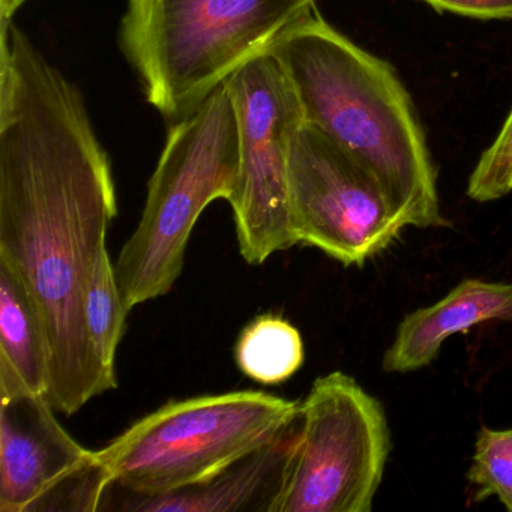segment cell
Returning <instances> with one entry per match:
<instances>
[{"instance_id":"6da1fadb","label":"cell","mask_w":512,"mask_h":512,"mask_svg":"<svg viewBox=\"0 0 512 512\" xmlns=\"http://www.w3.org/2000/svg\"><path fill=\"white\" fill-rule=\"evenodd\" d=\"M116 215L109 155L83 95L22 29L0 23V262L40 308L52 349L47 400L65 416L118 388L85 316Z\"/></svg>"},{"instance_id":"7a4b0ae2","label":"cell","mask_w":512,"mask_h":512,"mask_svg":"<svg viewBox=\"0 0 512 512\" xmlns=\"http://www.w3.org/2000/svg\"><path fill=\"white\" fill-rule=\"evenodd\" d=\"M269 55L283 68L304 121L374 173L407 226L449 227L437 173L412 98L391 65L313 13Z\"/></svg>"},{"instance_id":"3957f363","label":"cell","mask_w":512,"mask_h":512,"mask_svg":"<svg viewBox=\"0 0 512 512\" xmlns=\"http://www.w3.org/2000/svg\"><path fill=\"white\" fill-rule=\"evenodd\" d=\"M316 0H128L121 47L149 103L181 121L268 55Z\"/></svg>"},{"instance_id":"277c9868","label":"cell","mask_w":512,"mask_h":512,"mask_svg":"<svg viewBox=\"0 0 512 512\" xmlns=\"http://www.w3.org/2000/svg\"><path fill=\"white\" fill-rule=\"evenodd\" d=\"M238 167V121L223 85L170 128L139 226L115 263L128 311L173 289L197 220L214 200L232 199Z\"/></svg>"},{"instance_id":"5b68a950","label":"cell","mask_w":512,"mask_h":512,"mask_svg":"<svg viewBox=\"0 0 512 512\" xmlns=\"http://www.w3.org/2000/svg\"><path fill=\"white\" fill-rule=\"evenodd\" d=\"M299 401L235 391L170 401L97 451L113 485L127 493H173L214 478L274 440Z\"/></svg>"},{"instance_id":"8992f818","label":"cell","mask_w":512,"mask_h":512,"mask_svg":"<svg viewBox=\"0 0 512 512\" xmlns=\"http://www.w3.org/2000/svg\"><path fill=\"white\" fill-rule=\"evenodd\" d=\"M298 428L277 512H370L392 448L382 403L334 371L299 401Z\"/></svg>"},{"instance_id":"52a82bcc","label":"cell","mask_w":512,"mask_h":512,"mask_svg":"<svg viewBox=\"0 0 512 512\" xmlns=\"http://www.w3.org/2000/svg\"><path fill=\"white\" fill-rule=\"evenodd\" d=\"M235 107L239 167L229 200L242 259L251 266L298 245L290 221L289 154L304 122L292 83L272 55H263L226 83Z\"/></svg>"},{"instance_id":"ba28073f","label":"cell","mask_w":512,"mask_h":512,"mask_svg":"<svg viewBox=\"0 0 512 512\" xmlns=\"http://www.w3.org/2000/svg\"><path fill=\"white\" fill-rule=\"evenodd\" d=\"M289 194L298 245L344 266H364L407 227L374 173L305 121L290 143Z\"/></svg>"},{"instance_id":"9c48e42d","label":"cell","mask_w":512,"mask_h":512,"mask_svg":"<svg viewBox=\"0 0 512 512\" xmlns=\"http://www.w3.org/2000/svg\"><path fill=\"white\" fill-rule=\"evenodd\" d=\"M46 395L0 365V512H32L38 500L95 451L59 424Z\"/></svg>"},{"instance_id":"30bf717a","label":"cell","mask_w":512,"mask_h":512,"mask_svg":"<svg viewBox=\"0 0 512 512\" xmlns=\"http://www.w3.org/2000/svg\"><path fill=\"white\" fill-rule=\"evenodd\" d=\"M298 415L274 440L214 478L173 493H127L110 485L100 511L277 512L298 443Z\"/></svg>"},{"instance_id":"8fae6325","label":"cell","mask_w":512,"mask_h":512,"mask_svg":"<svg viewBox=\"0 0 512 512\" xmlns=\"http://www.w3.org/2000/svg\"><path fill=\"white\" fill-rule=\"evenodd\" d=\"M512 320V284L461 281L445 298L404 317L383 355L386 373H410L427 367L442 344L455 334H467L485 322Z\"/></svg>"},{"instance_id":"7c38bea8","label":"cell","mask_w":512,"mask_h":512,"mask_svg":"<svg viewBox=\"0 0 512 512\" xmlns=\"http://www.w3.org/2000/svg\"><path fill=\"white\" fill-rule=\"evenodd\" d=\"M0 365L47 398L52 368L49 332L28 287L4 262H0Z\"/></svg>"},{"instance_id":"4fadbf2b","label":"cell","mask_w":512,"mask_h":512,"mask_svg":"<svg viewBox=\"0 0 512 512\" xmlns=\"http://www.w3.org/2000/svg\"><path fill=\"white\" fill-rule=\"evenodd\" d=\"M235 359L239 370L254 382L280 385L304 365V341L289 320L263 314L239 335Z\"/></svg>"},{"instance_id":"5bb4252c","label":"cell","mask_w":512,"mask_h":512,"mask_svg":"<svg viewBox=\"0 0 512 512\" xmlns=\"http://www.w3.org/2000/svg\"><path fill=\"white\" fill-rule=\"evenodd\" d=\"M115 263L110 259L109 250L101 254L95 265L86 293L85 316L92 349L101 367L116 379L115 359L119 344L124 337L127 314Z\"/></svg>"},{"instance_id":"9a60e30c","label":"cell","mask_w":512,"mask_h":512,"mask_svg":"<svg viewBox=\"0 0 512 512\" xmlns=\"http://www.w3.org/2000/svg\"><path fill=\"white\" fill-rule=\"evenodd\" d=\"M467 481L475 487L473 502L496 496L512 512V428L478 431Z\"/></svg>"},{"instance_id":"2e32d148","label":"cell","mask_w":512,"mask_h":512,"mask_svg":"<svg viewBox=\"0 0 512 512\" xmlns=\"http://www.w3.org/2000/svg\"><path fill=\"white\" fill-rule=\"evenodd\" d=\"M512 191V110L490 148L481 155L467 184L475 202H493Z\"/></svg>"},{"instance_id":"e0dca14e","label":"cell","mask_w":512,"mask_h":512,"mask_svg":"<svg viewBox=\"0 0 512 512\" xmlns=\"http://www.w3.org/2000/svg\"><path fill=\"white\" fill-rule=\"evenodd\" d=\"M436 11L481 20H512V0H422Z\"/></svg>"},{"instance_id":"ac0fdd59","label":"cell","mask_w":512,"mask_h":512,"mask_svg":"<svg viewBox=\"0 0 512 512\" xmlns=\"http://www.w3.org/2000/svg\"><path fill=\"white\" fill-rule=\"evenodd\" d=\"M26 2L28 0H0V23L13 22V17Z\"/></svg>"}]
</instances>
